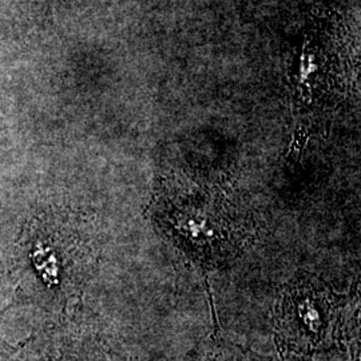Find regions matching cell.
Masks as SVG:
<instances>
[{
	"mask_svg": "<svg viewBox=\"0 0 361 361\" xmlns=\"http://www.w3.org/2000/svg\"><path fill=\"white\" fill-rule=\"evenodd\" d=\"M221 192H161L155 214L176 244L204 265H217L241 245L245 219Z\"/></svg>",
	"mask_w": 361,
	"mask_h": 361,
	"instance_id": "6da1fadb",
	"label": "cell"
},
{
	"mask_svg": "<svg viewBox=\"0 0 361 361\" xmlns=\"http://www.w3.org/2000/svg\"><path fill=\"white\" fill-rule=\"evenodd\" d=\"M334 296L310 280L298 281L284 298V316L304 334L317 335L323 329L326 312L334 307Z\"/></svg>",
	"mask_w": 361,
	"mask_h": 361,
	"instance_id": "7a4b0ae2",
	"label": "cell"
}]
</instances>
